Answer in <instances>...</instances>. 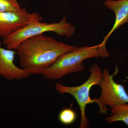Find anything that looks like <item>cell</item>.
Returning a JSON list of instances; mask_svg holds the SVG:
<instances>
[{
  "mask_svg": "<svg viewBox=\"0 0 128 128\" xmlns=\"http://www.w3.org/2000/svg\"><path fill=\"white\" fill-rule=\"evenodd\" d=\"M76 48L42 34L26 40L16 50L21 67L31 75L42 74L60 56Z\"/></svg>",
  "mask_w": 128,
  "mask_h": 128,
  "instance_id": "1",
  "label": "cell"
},
{
  "mask_svg": "<svg viewBox=\"0 0 128 128\" xmlns=\"http://www.w3.org/2000/svg\"><path fill=\"white\" fill-rule=\"evenodd\" d=\"M109 53L102 44L92 46L77 47L64 53L42 74L50 80L60 79L68 74L81 72L85 70L82 62L92 58L108 57Z\"/></svg>",
  "mask_w": 128,
  "mask_h": 128,
  "instance_id": "2",
  "label": "cell"
},
{
  "mask_svg": "<svg viewBox=\"0 0 128 128\" xmlns=\"http://www.w3.org/2000/svg\"><path fill=\"white\" fill-rule=\"evenodd\" d=\"M76 30L75 27L67 22L65 15L58 22L48 23L41 21L32 22L3 39V42L7 49L16 50L21 43L31 37L52 32L60 36L71 38Z\"/></svg>",
  "mask_w": 128,
  "mask_h": 128,
  "instance_id": "3",
  "label": "cell"
},
{
  "mask_svg": "<svg viewBox=\"0 0 128 128\" xmlns=\"http://www.w3.org/2000/svg\"><path fill=\"white\" fill-rule=\"evenodd\" d=\"M89 72L90 74L88 80L79 86H66L59 83H56L55 86V90L58 93L70 94L75 98L81 112L80 128L89 127V120L86 115V109L88 104L93 103L89 96L90 90L95 85L100 86L102 76V71L98 64L92 65Z\"/></svg>",
  "mask_w": 128,
  "mask_h": 128,
  "instance_id": "4",
  "label": "cell"
},
{
  "mask_svg": "<svg viewBox=\"0 0 128 128\" xmlns=\"http://www.w3.org/2000/svg\"><path fill=\"white\" fill-rule=\"evenodd\" d=\"M120 71L116 64L115 71L110 74L109 70L104 69L102 71L100 87L101 95L98 98H94L93 102H96L99 106V113L108 114L109 106L111 108L118 105L128 103V94L123 86L114 81L113 78L118 74Z\"/></svg>",
  "mask_w": 128,
  "mask_h": 128,
  "instance_id": "5",
  "label": "cell"
},
{
  "mask_svg": "<svg viewBox=\"0 0 128 128\" xmlns=\"http://www.w3.org/2000/svg\"><path fill=\"white\" fill-rule=\"evenodd\" d=\"M42 20L39 13H30L25 8L18 12H0V38L4 39L30 23Z\"/></svg>",
  "mask_w": 128,
  "mask_h": 128,
  "instance_id": "6",
  "label": "cell"
},
{
  "mask_svg": "<svg viewBox=\"0 0 128 128\" xmlns=\"http://www.w3.org/2000/svg\"><path fill=\"white\" fill-rule=\"evenodd\" d=\"M15 54L14 50L2 48L0 43V76L10 81L25 79L30 76L14 64Z\"/></svg>",
  "mask_w": 128,
  "mask_h": 128,
  "instance_id": "7",
  "label": "cell"
},
{
  "mask_svg": "<svg viewBox=\"0 0 128 128\" xmlns=\"http://www.w3.org/2000/svg\"><path fill=\"white\" fill-rule=\"evenodd\" d=\"M104 4L112 11L116 16L114 25L101 44L105 47L108 38L121 25L128 23V0H105Z\"/></svg>",
  "mask_w": 128,
  "mask_h": 128,
  "instance_id": "8",
  "label": "cell"
},
{
  "mask_svg": "<svg viewBox=\"0 0 128 128\" xmlns=\"http://www.w3.org/2000/svg\"><path fill=\"white\" fill-rule=\"evenodd\" d=\"M112 115L105 118V121L112 124L117 121H122L128 126V105L124 103L111 108Z\"/></svg>",
  "mask_w": 128,
  "mask_h": 128,
  "instance_id": "9",
  "label": "cell"
},
{
  "mask_svg": "<svg viewBox=\"0 0 128 128\" xmlns=\"http://www.w3.org/2000/svg\"><path fill=\"white\" fill-rule=\"evenodd\" d=\"M76 112L70 108L63 109L60 112L58 119L61 123L65 125H70L74 123L76 118Z\"/></svg>",
  "mask_w": 128,
  "mask_h": 128,
  "instance_id": "10",
  "label": "cell"
},
{
  "mask_svg": "<svg viewBox=\"0 0 128 128\" xmlns=\"http://www.w3.org/2000/svg\"><path fill=\"white\" fill-rule=\"evenodd\" d=\"M22 8L17 0H0V12H18Z\"/></svg>",
  "mask_w": 128,
  "mask_h": 128,
  "instance_id": "11",
  "label": "cell"
}]
</instances>
